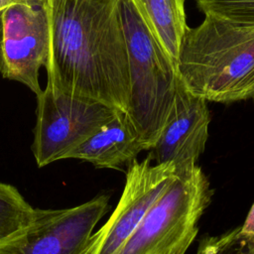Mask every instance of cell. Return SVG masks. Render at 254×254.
Returning <instances> with one entry per match:
<instances>
[{
  "label": "cell",
  "mask_w": 254,
  "mask_h": 254,
  "mask_svg": "<svg viewBox=\"0 0 254 254\" xmlns=\"http://www.w3.org/2000/svg\"><path fill=\"white\" fill-rule=\"evenodd\" d=\"M48 82L128 111L130 81L118 0H48Z\"/></svg>",
  "instance_id": "obj_1"
},
{
  "label": "cell",
  "mask_w": 254,
  "mask_h": 254,
  "mask_svg": "<svg viewBox=\"0 0 254 254\" xmlns=\"http://www.w3.org/2000/svg\"><path fill=\"white\" fill-rule=\"evenodd\" d=\"M177 70L185 86L206 101L254 99V24L204 14L186 31Z\"/></svg>",
  "instance_id": "obj_2"
},
{
  "label": "cell",
  "mask_w": 254,
  "mask_h": 254,
  "mask_svg": "<svg viewBox=\"0 0 254 254\" xmlns=\"http://www.w3.org/2000/svg\"><path fill=\"white\" fill-rule=\"evenodd\" d=\"M118 9L129 69L127 114L150 150L173 104L179 74L177 66L151 35L130 0H118Z\"/></svg>",
  "instance_id": "obj_3"
},
{
  "label": "cell",
  "mask_w": 254,
  "mask_h": 254,
  "mask_svg": "<svg viewBox=\"0 0 254 254\" xmlns=\"http://www.w3.org/2000/svg\"><path fill=\"white\" fill-rule=\"evenodd\" d=\"M201 169L177 174L117 254H166L190 234L211 201Z\"/></svg>",
  "instance_id": "obj_4"
},
{
  "label": "cell",
  "mask_w": 254,
  "mask_h": 254,
  "mask_svg": "<svg viewBox=\"0 0 254 254\" xmlns=\"http://www.w3.org/2000/svg\"><path fill=\"white\" fill-rule=\"evenodd\" d=\"M117 111L100 102L61 91L47 82L37 95L32 151L38 167L65 159Z\"/></svg>",
  "instance_id": "obj_5"
},
{
  "label": "cell",
  "mask_w": 254,
  "mask_h": 254,
  "mask_svg": "<svg viewBox=\"0 0 254 254\" xmlns=\"http://www.w3.org/2000/svg\"><path fill=\"white\" fill-rule=\"evenodd\" d=\"M152 156L134 161L126 170L121 197L108 220L89 237L79 254H117L150 207L175 180L172 163L152 164Z\"/></svg>",
  "instance_id": "obj_6"
},
{
  "label": "cell",
  "mask_w": 254,
  "mask_h": 254,
  "mask_svg": "<svg viewBox=\"0 0 254 254\" xmlns=\"http://www.w3.org/2000/svg\"><path fill=\"white\" fill-rule=\"evenodd\" d=\"M101 194L79 205L62 209H36L32 225L0 254H79L94 227L109 208Z\"/></svg>",
  "instance_id": "obj_7"
},
{
  "label": "cell",
  "mask_w": 254,
  "mask_h": 254,
  "mask_svg": "<svg viewBox=\"0 0 254 254\" xmlns=\"http://www.w3.org/2000/svg\"><path fill=\"white\" fill-rule=\"evenodd\" d=\"M0 72L19 81L36 96L42 92L40 68L49 52V22L45 7L12 4L1 11Z\"/></svg>",
  "instance_id": "obj_8"
},
{
  "label": "cell",
  "mask_w": 254,
  "mask_h": 254,
  "mask_svg": "<svg viewBox=\"0 0 254 254\" xmlns=\"http://www.w3.org/2000/svg\"><path fill=\"white\" fill-rule=\"evenodd\" d=\"M209 122L206 100L192 94L179 77L167 119L150 149L153 162L172 163L177 174L193 170L204 151Z\"/></svg>",
  "instance_id": "obj_9"
},
{
  "label": "cell",
  "mask_w": 254,
  "mask_h": 254,
  "mask_svg": "<svg viewBox=\"0 0 254 254\" xmlns=\"http://www.w3.org/2000/svg\"><path fill=\"white\" fill-rule=\"evenodd\" d=\"M146 150L149 146L130 116L118 110L110 121L70 151L65 159H79L96 168L122 171Z\"/></svg>",
  "instance_id": "obj_10"
},
{
  "label": "cell",
  "mask_w": 254,
  "mask_h": 254,
  "mask_svg": "<svg viewBox=\"0 0 254 254\" xmlns=\"http://www.w3.org/2000/svg\"><path fill=\"white\" fill-rule=\"evenodd\" d=\"M186 0H130L141 20L177 66L183 38L188 29Z\"/></svg>",
  "instance_id": "obj_11"
},
{
  "label": "cell",
  "mask_w": 254,
  "mask_h": 254,
  "mask_svg": "<svg viewBox=\"0 0 254 254\" xmlns=\"http://www.w3.org/2000/svg\"><path fill=\"white\" fill-rule=\"evenodd\" d=\"M35 215L36 208L15 187L0 183V248L21 236L32 225Z\"/></svg>",
  "instance_id": "obj_12"
},
{
  "label": "cell",
  "mask_w": 254,
  "mask_h": 254,
  "mask_svg": "<svg viewBox=\"0 0 254 254\" xmlns=\"http://www.w3.org/2000/svg\"><path fill=\"white\" fill-rule=\"evenodd\" d=\"M204 14H212L237 24H254V0H197Z\"/></svg>",
  "instance_id": "obj_13"
},
{
  "label": "cell",
  "mask_w": 254,
  "mask_h": 254,
  "mask_svg": "<svg viewBox=\"0 0 254 254\" xmlns=\"http://www.w3.org/2000/svg\"><path fill=\"white\" fill-rule=\"evenodd\" d=\"M240 227L200 239L195 254H248L251 245L239 235Z\"/></svg>",
  "instance_id": "obj_14"
},
{
  "label": "cell",
  "mask_w": 254,
  "mask_h": 254,
  "mask_svg": "<svg viewBox=\"0 0 254 254\" xmlns=\"http://www.w3.org/2000/svg\"><path fill=\"white\" fill-rule=\"evenodd\" d=\"M239 235L251 246L254 245V203L252 204L244 223L240 226Z\"/></svg>",
  "instance_id": "obj_15"
},
{
  "label": "cell",
  "mask_w": 254,
  "mask_h": 254,
  "mask_svg": "<svg viewBox=\"0 0 254 254\" xmlns=\"http://www.w3.org/2000/svg\"><path fill=\"white\" fill-rule=\"evenodd\" d=\"M48 0H0V11H3L6 7L12 5V4H26L30 6H36V7H45Z\"/></svg>",
  "instance_id": "obj_16"
},
{
  "label": "cell",
  "mask_w": 254,
  "mask_h": 254,
  "mask_svg": "<svg viewBox=\"0 0 254 254\" xmlns=\"http://www.w3.org/2000/svg\"><path fill=\"white\" fill-rule=\"evenodd\" d=\"M197 232H194L192 234H190V236H188L185 240H183L179 245H177L174 249L170 250L168 253L166 254H186L187 250L189 249V247L190 246V244L192 243V241L194 240L195 236H196Z\"/></svg>",
  "instance_id": "obj_17"
},
{
  "label": "cell",
  "mask_w": 254,
  "mask_h": 254,
  "mask_svg": "<svg viewBox=\"0 0 254 254\" xmlns=\"http://www.w3.org/2000/svg\"><path fill=\"white\" fill-rule=\"evenodd\" d=\"M248 254H254V245H252L250 247V250H249V253Z\"/></svg>",
  "instance_id": "obj_18"
}]
</instances>
